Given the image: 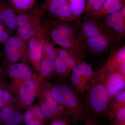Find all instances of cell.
<instances>
[{"instance_id":"obj_7","label":"cell","mask_w":125,"mask_h":125,"mask_svg":"<svg viewBox=\"0 0 125 125\" xmlns=\"http://www.w3.org/2000/svg\"><path fill=\"white\" fill-rule=\"evenodd\" d=\"M96 72L102 78L110 99L125 89V75L113 72Z\"/></svg>"},{"instance_id":"obj_13","label":"cell","mask_w":125,"mask_h":125,"mask_svg":"<svg viewBox=\"0 0 125 125\" xmlns=\"http://www.w3.org/2000/svg\"><path fill=\"white\" fill-rule=\"evenodd\" d=\"M125 106V90L124 89L110 99L107 116L109 120H114L118 112Z\"/></svg>"},{"instance_id":"obj_21","label":"cell","mask_w":125,"mask_h":125,"mask_svg":"<svg viewBox=\"0 0 125 125\" xmlns=\"http://www.w3.org/2000/svg\"><path fill=\"white\" fill-rule=\"evenodd\" d=\"M42 58L40 65L41 73L43 76H49L54 70V61L55 58L50 57L43 54H42Z\"/></svg>"},{"instance_id":"obj_38","label":"cell","mask_w":125,"mask_h":125,"mask_svg":"<svg viewBox=\"0 0 125 125\" xmlns=\"http://www.w3.org/2000/svg\"></svg>"},{"instance_id":"obj_22","label":"cell","mask_w":125,"mask_h":125,"mask_svg":"<svg viewBox=\"0 0 125 125\" xmlns=\"http://www.w3.org/2000/svg\"><path fill=\"white\" fill-rule=\"evenodd\" d=\"M54 69L56 72L62 76H69L71 73V71L67 67L64 62L57 55L54 61Z\"/></svg>"},{"instance_id":"obj_15","label":"cell","mask_w":125,"mask_h":125,"mask_svg":"<svg viewBox=\"0 0 125 125\" xmlns=\"http://www.w3.org/2000/svg\"><path fill=\"white\" fill-rule=\"evenodd\" d=\"M57 55L72 71L73 67L82 61V58L76 52L64 48H57Z\"/></svg>"},{"instance_id":"obj_33","label":"cell","mask_w":125,"mask_h":125,"mask_svg":"<svg viewBox=\"0 0 125 125\" xmlns=\"http://www.w3.org/2000/svg\"><path fill=\"white\" fill-rule=\"evenodd\" d=\"M85 125H98L92 119H89L85 121Z\"/></svg>"},{"instance_id":"obj_2","label":"cell","mask_w":125,"mask_h":125,"mask_svg":"<svg viewBox=\"0 0 125 125\" xmlns=\"http://www.w3.org/2000/svg\"><path fill=\"white\" fill-rule=\"evenodd\" d=\"M83 96V104L90 118V116H107L110 99L102 78L97 72L89 88Z\"/></svg>"},{"instance_id":"obj_14","label":"cell","mask_w":125,"mask_h":125,"mask_svg":"<svg viewBox=\"0 0 125 125\" xmlns=\"http://www.w3.org/2000/svg\"><path fill=\"white\" fill-rule=\"evenodd\" d=\"M7 73L12 77L26 81L29 80L32 75L30 68L23 63H16L10 65L7 69Z\"/></svg>"},{"instance_id":"obj_9","label":"cell","mask_w":125,"mask_h":125,"mask_svg":"<svg viewBox=\"0 0 125 125\" xmlns=\"http://www.w3.org/2000/svg\"><path fill=\"white\" fill-rule=\"evenodd\" d=\"M4 44L6 58L10 62L19 61L28 51L26 42L17 35L10 37Z\"/></svg>"},{"instance_id":"obj_1","label":"cell","mask_w":125,"mask_h":125,"mask_svg":"<svg viewBox=\"0 0 125 125\" xmlns=\"http://www.w3.org/2000/svg\"><path fill=\"white\" fill-rule=\"evenodd\" d=\"M51 92L70 121H85L91 119L85 111L82 98L71 85L57 84L51 87Z\"/></svg>"},{"instance_id":"obj_8","label":"cell","mask_w":125,"mask_h":125,"mask_svg":"<svg viewBox=\"0 0 125 125\" xmlns=\"http://www.w3.org/2000/svg\"><path fill=\"white\" fill-rule=\"evenodd\" d=\"M103 19L107 32L112 38L116 37L121 39L125 37V19L119 11L107 16Z\"/></svg>"},{"instance_id":"obj_16","label":"cell","mask_w":125,"mask_h":125,"mask_svg":"<svg viewBox=\"0 0 125 125\" xmlns=\"http://www.w3.org/2000/svg\"><path fill=\"white\" fill-rule=\"evenodd\" d=\"M36 91V83L34 81L29 80L21 87L19 91L21 100L28 105L33 102Z\"/></svg>"},{"instance_id":"obj_30","label":"cell","mask_w":125,"mask_h":125,"mask_svg":"<svg viewBox=\"0 0 125 125\" xmlns=\"http://www.w3.org/2000/svg\"><path fill=\"white\" fill-rule=\"evenodd\" d=\"M50 125H69L65 120L62 118L55 119L52 121Z\"/></svg>"},{"instance_id":"obj_31","label":"cell","mask_w":125,"mask_h":125,"mask_svg":"<svg viewBox=\"0 0 125 125\" xmlns=\"http://www.w3.org/2000/svg\"><path fill=\"white\" fill-rule=\"evenodd\" d=\"M43 122L37 119L34 118L33 119L29 122L27 125H42Z\"/></svg>"},{"instance_id":"obj_11","label":"cell","mask_w":125,"mask_h":125,"mask_svg":"<svg viewBox=\"0 0 125 125\" xmlns=\"http://www.w3.org/2000/svg\"><path fill=\"white\" fill-rule=\"evenodd\" d=\"M112 38L107 33L90 38L83 42L87 49L92 54L100 55L104 54L110 48Z\"/></svg>"},{"instance_id":"obj_32","label":"cell","mask_w":125,"mask_h":125,"mask_svg":"<svg viewBox=\"0 0 125 125\" xmlns=\"http://www.w3.org/2000/svg\"><path fill=\"white\" fill-rule=\"evenodd\" d=\"M3 92L4 90L1 88H0V109H2L4 107V104L2 99Z\"/></svg>"},{"instance_id":"obj_5","label":"cell","mask_w":125,"mask_h":125,"mask_svg":"<svg viewBox=\"0 0 125 125\" xmlns=\"http://www.w3.org/2000/svg\"><path fill=\"white\" fill-rule=\"evenodd\" d=\"M49 37L43 23L42 27L28 41L29 55L31 61L36 66L38 65L42 58L43 43L45 39Z\"/></svg>"},{"instance_id":"obj_6","label":"cell","mask_w":125,"mask_h":125,"mask_svg":"<svg viewBox=\"0 0 125 125\" xmlns=\"http://www.w3.org/2000/svg\"><path fill=\"white\" fill-rule=\"evenodd\" d=\"M76 30L79 37L83 42L90 38L108 34L102 21L87 16L81 22L79 29Z\"/></svg>"},{"instance_id":"obj_12","label":"cell","mask_w":125,"mask_h":125,"mask_svg":"<svg viewBox=\"0 0 125 125\" xmlns=\"http://www.w3.org/2000/svg\"><path fill=\"white\" fill-rule=\"evenodd\" d=\"M16 13L6 0H0V21L10 31L16 28Z\"/></svg>"},{"instance_id":"obj_17","label":"cell","mask_w":125,"mask_h":125,"mask_svg":"<svg viewBox=\"0 0 125 125\" xmlns=\"http://www.w3.org/2000/svg\"><path fill=\"white\" fill-rule=\"evenodd\" d=\"M78 65L80 70L83 85L86 92L92 84L96 72L94 71L91 65L83 61L79 62Z\"/></svg>"},{"instance_id":"obj_26","label":"cell","mask_w":125,"mask_h":125,"mask_svg":"<svg viewBox=\"0 0 125 125\" xmlns=\"http://www.w3.org/2000/svg\"><path fill=\"white\" fill-rule=\"evenodd\" d=\"M32 112L34 117H36V118L43 122L46 121V117L43 115L41 109L39 108L36 107L34 108Z\"/></svg>"},{"instance_id":"obj_10","label":"cell","mask_w":125,"mask_h":125,"mask_svg":"<svg viewBox=\"0 0 125 125\" xmlns=\"http://www.w3.org/2000/svg\"><path fill=\"white\" fill-rule=\"evenodd\" d=\"M98 71L113 72L125 75V46L112 52L105 65Z\"/></svg>"},{"instance_id":"obj_35","label":"cell","mask_w":125,"mask_h":125,"mask_svg":"<svg viewBox=\"0 0 125 125\" xmlns=\"http://www.w3.org/2000/svg\"><path fill=\"white\" fill-rule=\"evenodd\" d=\"M6 28H7L5 24L0 21V32L6 31Z\"/></svg>"},{"instance_id":"obj_28","label":"cell","mask_w":125,"mask_h":125,"mask_svg":"<svg viewBox=\"0 0 125 125\" xmlns=\"http://www.w3.org/2000/svg\"><path fill=\"white\" fill-rule=\"evenodd\" d=\"M34 118V115L32 111L30 110H28L25 112L24 115L23 120L25 123L27 125Z\"/></svg>"},{"instance_id":"obj_29","label":"cell","mask_w":125,"mask_h":125,"mask_svg":"<svg viewBox=\"0 0 125 125\" xmlns=\"http://www.w3.org/2000/svg\"><path fill=\"white\" fill-rule=\"evenodd\" d=\"M2 101L4 105L8 104L11 100V96L9 92L4 90L2 96Z\"/></svg>"},{"instance_id":"obj_3","label":"cell","mask_w":125,"mask_h":125,"mask_svg":"<svg viewBox=\"0 0 125 125\" xmlns=\"http://www.w3.org/2000/svg\"><path fill=\"white\" fill-rule=\"evenodd\" d=\"M46 12L43 4L35 5L30 11L18 14L16 18L17 36L27 42L42 27Z\"/></svg>"},{"instance_id":"obj_19","label":"cell","mask_w":125,"mask_h":125,"mask_svg":"<svg viewBox=\"0 0 125 125\" xmlns=\"http://www.w3.org/2000/svg\"><path fill=\"white\" fill-rule=\"evenodd\" d=\"M71 73L70 79L72 87L79 95H83L85 92L83 85L81 73L78 65L73 67Z\"/></svg>"},{"instance_id":"obj_18","label":"cell","mask_w":125,"mask_h":125,"mask_svg":"<svg viewBox=\"0 0 125 125\" xmlns=\"http://www.w3.org/2000/svg\"><path fill=\"white\" fill-rule=\"evenodd\" d=\"M16 14L24 13L31 10L36 5L37 0H6Z\"/></svg>"},{"instance_id":"obj_37","label":"cell","mask_w":125,"mask_h":125,"mask_svg":"<svg viewBox=\"0 0 125 125\" xmlns=\"http://www.w3.org/2000/svg\"></svg>"},{"instance_id":"obj_27","label":"cell","mask_w":125,"mask_h":125,"mask_svg":"<svg viewBox=\"0 0 125 125\" xmlns=\"http://www.w3.org/2000/svg\"><path fill=\"white\" fill-rule=\"evenodd\" d=\"M122 0H106L103 5L102 7L99 10H106L116 4Z\"/></svg>"},{"instance_id":"obj_23","label":"cell","mask_w":125,"mask_h":125,"mask_svg":"<svg viewBox=\"0 0 125 125\" xmlns=\"http://www.w3.org/2000/svg\"><path fill=\"white\" fill-rule=\"evenodd\" d=\"M23 116L19 112L13 113L3 124L4 125H20L22 123Z\"/></svg>"},{"instance_id":"obj_36","label":"cell","mask_w":125,"mask_h":125,"mask_svg":"<svg viewBox=\"0 0 125 125\" xmlns=\"http://www.w3.org/2000/svg\"><path fill=\"white\" fill-rule=\"evenodd\" d=\"M101 0L103 1H104V2H105V1L106 0Z\"/></svg>"},{"instance_id":"obj_25","label":"cell","mask_w":125,"mask_h":125,"mask_svg":"<svg viewBox=\"0 0 125 125\" xmlns=\"http://www.w3.org/2000/svg\"><path fill=\"white\" fill-rule=\"evenodd\" d=\"M113 125H125V106L118 112Z\"/></svg>"},{"instance_id":"obj_20","label":"cell","mask_w":125,"mask_h":125,"mask_svg":"<svg viewBox=\"0 0 125 125\" xmlns=\"http://www.w3.org/2000/svg\"><path fill=\"white\" fill-rule=\"evenodd\" d=\"M75 20L79 19L84 13L86 0H68Z\"/></svg>"},{"instance_id":"obj_24","label":"cell","mask_w":125,"mask_h":125,"mask_svg":"<svg viewBox=\"0 0 125 125\" xmlns=\"http://www.w3.org/2000/svg\"><path fill=\"white\" fill-rule=\"evenodd\" d=\"M13 113V110L9 107H3L0 112V125H3L5 121Z\"/></svg>"},{"instance_id":"obj_34","label":"cell","mask_w":125,"mask_h":125,"mask_svg":"<svg viewBox=\"0 0 125 125\" xmlns=\"http://www.w3.org/2000/svg\"><path fill=\"white\" fill-rule=\"evenodd\" d=\"M122 16L125 19V6H123L119 10Z\"/></svg>"},{"instance_id":"obj_4","label":"cell","mask_w":125,"mask_h":125,"mask_svg":"<svg viewBox=\"0 0 125 125\" xmlns=\"http://www.w3.org/2000/svg\"><path fill=\"white\" fill-rule=\"evenodd\" d=\"M43 4L52 18L67 22L75 20L68 0H44Z\"/></svg>"}]
</instances>
